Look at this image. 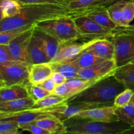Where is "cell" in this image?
Listing matches in <instances>:
<instances>
[{
	"label": "cell",
	"instance_id": "484cf974",
	"mask_svg": "<svg viewBox=\"0 0 134 134\" xmlns=\"http://www.w3.org/2000/svg\"><path fill=\"white\" fill-rule=\"evenodd\" d=\"M115 113L120 121L134 126V105L130 103L122 107H116Z\"/></svg>",
	"mask_w": 134,
	"mask_h": 134
},
{
	"label": "cell",
	"instance_id": "d6986e66",
	"mask_svg": "<svg viewBox=\"0 0 134 134\" xmlns=\"http://www.w3.org/2000/svg\"><path fill=\"white\" fill-rule=\"evenodd\" d=\"M35 101L30 97L13 99L0 103V111L9 113H16L31 109Z\"/></svg>",
	"mask_w": 134,
	"mask_h": 134
},
{
	"label": "cell",
	"instance_id": "52a82bcc",
	"mask_svg": "<svg viewBox=\"0 0 134 134\" xmlns=\"http://www.w3.org/2000/svg\"><path fill=\"white\" fill-rule=\"evenodd\" d=\"M74 22L82 38H110L114 35L113 30L103 27L86 15L74 18Z\"/></svg>",
	"mask_w": 134,
	"mask_h": 134
},
{
	"label": "cell",
	"instance_id": "ba28073f",
	"mask_svg": "<svg viewBox=\"0 0 134 134\" xmlns=\"http://www.w3.org/2000/svg\"><path fill=\"white\" fill-rule=\"evenodd\" d=\"M117 68L115 59L105 60L92 66L80 69L78 74L79 78L96 82L111 77Z\"/></svg>",
	"mask_w": 134,
	"mask_h": 134
},
{
	"label": "cell",
	"instance_id": "d6a6232c",
	"mask_svg": "<svg viewBox=\"0 0 134 134\" xmlns=\"http://www.w3.org/2000/svg\"><path fill=\"white\" fill-rule=\"evenodd\" d=\"M19 126L13 122L0 121V134H18L19 132Z\"/></svg>",
	"mask_w": 134,
	"mask_h": 134
},
{
	"label": "cell",
	"instance_id": "2e32d148",
	"mask_svg": "<svg viewBox=\"0 0 134 134\" xmlns=\"http://www.w3.org/2000/svg\"><path fill=\"white\" fill-rule=\"evenodd\" d=\"M52 68L49 63L31 64L29 72V82L34 85H38L52 75Z\"/></svg>",
	"mask_w": 134,
	"mask_h": 134
},
{
	"label": "cell",
	"instance_id": "7402d4cb",
	"mask_svg": "<svg viewBox=\"0 0 134 134\" xmlns=\"http://www.w3.org/2000/svg\"><path fill=\"white\" fill-rule=\"evenodd\" d=\"M107 8L96 7L95 9L86 16L103 27L114 30L117 27V26L110 18Z\"/></svg>",
	"mask_w": 134,
	"mask_h": 134
},
{
	"label": "cell",
	"instance_id": "f6af8a7d",
	"mask_svg": "<svg viewBox=\"0 0 134 134\" xmlns=\"http://www.w3.org/2000/svg\"><path fill=\"white\" fill-rule=\"evenodd\" d=\"M130 103H132L133 105H134V91H133V95H132V99H131Z\"/></svg>",
	"mask_w": 134,
	"mask_h": 134
},
{
	"label": "cell",
	"instance_id": "7c38bea8",
	"mask_svg": "<svg viewBox=\"0 0 134 134\" xmlns=\"http://www.w3.org/2000/svg\"><path fill=\"white\" fill-rule=\"evenodd\" d=\"M33 36L35 37L39 41L51 61L53 60L57 56L59 48L61 45L60 42L52 35L44 30L39 28L36 25L34 29Z\"/></svg>",
	"mask_w": 134,
	"mask_h": 134
},
{
	"label": "cell",
	"instance_id": "e0dca14e",
	"mask_svg": "<svg viewBox=\"0 0 134 134\" xmlns=\"http://www.w3.org/2000/svg\"><path fill=\"white\" fill-rule=\"evenodd\" d=\"M113 76L115 78L125 86L126 88L134 91V64L128 63L117 67Z\"/></svg>",
	"mask_w": 134,
	"mask_h": 134
},
{
	"label": "cell",
	"instance_id": "9a60e30c",
	"mask_svg": "<svg viewBox=\"0 0 134 134\" xmlns=\"http://www.w3.org/2000/svg\"><path fill=\"white\" fill-rule=\"evenodd\" d=\"M88 49L105 60L115 59V47L109 38H101L98 39Z\"/></svg>",
	"mask_w": 134,
	"mask_h": 134
},
{
	"label": "cell",
	"instance_id": "ac0fdd59",
	"mask_svg": "<svg viewBox=\"0 0 134 134\" xmlns=\"http://www.w3.org/2000/svg\"><path fill=\"white\" fill-rule=\"evenodd\" d=\"M110 105L108 104L104 103H77V104H68V107L65 111L60 113L54 114V116L58 119H60L61 121L64 122L68 119H70L72 116L77 115L79 113L85 110L90 109L97 108V107H102L104 106Z\"/></svg>",
	"mask_w": 134,
	"mask_h": 134
},
{
	"label": "cell",
	"instance_id": "f546056e",
	"mask_svg": "<svg viewBox=\"0 0 134 134\" xmlns=\"http://www.w3.org/2000/svg\"><path fill=\"white\" fill-rule=\"evenodd\" d=\"M25 86L28 93L29 97L35 101V102L51 94V93H50L49 92L47 91L41 86H38L37 85H34L30 82H27Z\"/></svg>",
	"mask_w": 134,
	"mask_h": 134
},
{
	"label": "cell",
	"instance_id": "c3c4849f",
	"mask_svg": "<svg viewBox=\"0 0 134 134\" xmlns=\"http://www.w3.org/2000/svg\"><path fill=\"white\" fill-rule=\"evenodd\" d=\"M130 63H133V64H134V59H133V60H132Z\"/></svg>",
	"mask_w": 134,
	"mask_h": 134
},
{
	"label": "cell",
	"instance_id": "4fadbf2b",
	"mask_svg": "<svg viewBox=\"0 0 134 134\" xmlns=\"http://www.w3.org/2000/svg\"><path fill=\"white\" fill-rule=\"evenodd\" d=\"M51 62L39 41L32 35L27 48V62L30 64L49 63Z\"/></svg>",
	"mask_w": 134,
	"mask_h": 134
},
{
	"label": "cell",
	"instance_id": "4316f807",
	"mask_svg": "<svg viewBox=\"0 0 134 134\" xmlns=\"http://www.w3.org/2000/svg\"><path fill=\"white\" fill-rule=\"evenodd\" d=\"M66 82L70 88L71 98H72L97 82L95 81L85 80L79 78V77H76V78L68 79Z\"/></svg>",
	"mask_w": 134,
	"mask_h": 134
},
{
	"label": "cell",
	"instance_id": "603a6c76",
	"mask_svg": "<svg viewBox=\"0 0 134 134\" xmlns=\"http://www.w3.org/2000/svg\"><path fill=\"white\" fill-rule=\"evenodd\" d=\"M103 60H105V59L99 57L96 54H95L94 52L87 48L85 51H83L82 53L80 54L73 60V62L81 69H83V68H88V67L92 66V65L103 61Z\"/></svg>",
	"mask_w": 134,
	"mask_h": 134
},
{
	"label": "cell",
	"instance_id": "277c9868",
	"mask_svg": "<svg viewBox=\"0 0 134 134\" xmlns=\"http://www.w3.org/2000/svg\"><path fill=\"white\" fill-rule=\"evenodd\" d=\"M37 27L56 38L60 44L75 41L82 38L74 22V18L61 17L39 22Z\"/></svg>",
	"mask_w": 134,
	"mask_h": 134
},
{
	"label": "cell",
	"instance_id": "cb8c5ba5",
	"mask_svg": "<svg viewBox=\"0 0 134 134\" xmlns=\"http://www.w3.org/2000/svg\"><path fill=\"white\" fill-rule=\"evenodd\" d=\"M128 1L129 0H119L107 7V10L109 15L117 27H124L122 18V12L123 7Z\"/></svg>",
	"mask_w": 134,
	"mask_h": 134
},
{
	"label": "cell",
	"instance_id": "8fae6325",
	"mask_svg": "<svg viewBox=\"0 0 134 134\" xmlns=\"http://www.w3.org/2000/svg\"><path fill=\"white\" fill-rule=\"evenodd\" d=\"M115 107H116L114 105H112L90 109L82 111L71 118L86 119V120L105 122L120 121L115 115Z\"/></svg>",
	"mask_w": 134,
	"mask_h": 134
},
{
	"label": "cell",
	"instance_id": "bcb514c9",
	"mask_svg": "<svg viewBox=\"0 0 134 134\" xmlns=\"http://www.w3.org/2000/svg\"><path fill=\"white\" fill-rule=\"evenodd\" d=\"M0 81H2V82H4L3 79V77H2V76H1V73H0Z\"/></svg>",
	"mask_w": 134,
	"mask_h": 134
},
{
	"label": "cell",
	"instance_id": "7dc6e473",
	"mask_svg": "<svg viewBox=\"0 0 134 134\" xmlns=\"http://www.w3.org/2000/svg\"><path fill=\"white\" fill-rule=\"evenodd\" d=\"M3 20V17H2V14H1V9H0V21Z\"/></svg>",
	"mask_w": 134,
	"mask_h": 134
},
{
	"label": "cell",
	"instance_id": "ab89813d",
	"mask_svg": "<svg viewBox=\"0 0 134 134\" xmlns=\"http://www.w3.org/2000/svg\"><path fill=\"white\" fill-rule=\"evenodd\" d=\"M113 33L134 35V24H130L126 27H117L115 30H113Z\"/></svg>",
	"mask_w": 134,
	"mask_h": 134
},
{
	"label": "cell",
	"instance_id": "d4e9b609",
	"mask_svg": "<svg viewBox=\"0 0 134 134\" xmlns=\"http://www.w3.org/2000/svg\"><path fill=\"white\" fill-rule=\"evenodd\" d=\"M0 9L3 19L17 15L22 9V5L15 0H0Z\"/></svg>",
	"mask_w": 134,
	"mask_h": 134
},
{
	"label": "cell",
	"instance_id": "30bf717a",
	"mask_svg": "<svg viewBox=\"0 0 134 134\" xmlns=\"http://www.w3.org/2000/svg\"><path fill=\"white\" fill-rule=\"evenodd\" d=\"M35 25L16 37L7 44L10 56L16 61L27 63V48L32 37L33 31Z\"/></svg>",
	"mask_w": 134,
	"mask_h": 134
},
{
	"label": "cell",
	"instance_id": "ffe728a7",
	"mask_svg": "<svg viewBox=\"0 0 134 134\" xmlns=\"http://www.w3.org/2000/svg\"><path fill=\"white\" fill-rule=\"evenodd\" d=\"M29 97L25 86L19 85L5 86L0 88V103Z\"/></svg>",
	"mask_w": 134,
	"mask_h": 134
},
{
	"label": "cell",
	"instance_id": "8d00e7d4",
	"mask_svg": "<svg viewBox=\"0 0 134 134\" xmlns=\"http://www.w3.org/2000/svg\"><path fill=\"white\" fill-rule=\"evenodd\" d=\"M15 61L10 56L7 44H0V64H8Z\"/></svg>",
	"mask_w": 134,
	"mask_h": 134
},
{
	"label": "cell",
	"instance_id": "60d3db41",
	"mask_svg": "<svg viewBox=\"0 0 134 134\" xmlns=\"http://www.w3.org/2000/svg\"><path fill=\"white\" fill-rule=\"evenodd\" d=\"M51 77L52 78V79L54 81V82L56 83V86L59 85H61V84L64 83L67 81V79L64 77L63 75H62L61 73H58V72H52V75H51Z\"/></svg>",
	"mask_w": 134,
	"mask_h": 134
},
{
	"label": "cell",
	"instance_id": "6da1fadb",
	"mask_svg": "<svg viewBox=\"0 0 134 134\" xmlns=\"http://www.w3.org/2000/svg\"><path fill=\"white\" fill-rule=\"evenodd\" d=\"M96 7L84 9H70L68 6L54 3L23 4L20 13L14 16L0 21V32L19 28L25 26L37 24L48 20L69 16L72 18L86 15Z\"/></svg>",
	"mask_w": 134,
	"mask_h": 134
},
{
	"label": "cell",
	"instance_id": "5b68a950",
	"mask_svg": "<svg viewBox=\"0 0 134 134\" xmlns=\"http://www.w3.org/2000/svg\"><path fill=\"white\" fill-rule=\"evenodd\" d=\"M31 64L15 61L8 64H0V73L6 86L19 85L26 86L29 82V72Z\"/></svg>",
	"mask_w": 134,
	"mask_h": 134
},
{
	"label": "cell",
	"instance_id": "4dcf8cb0",
	"mask_svg": "<svg viewBox=\"0 0 134 134\" xmlns=\"http://www.w3.org/2000/svg\"><path fill=\"white\" fill-rule=\"evenodd\" d=\"M124 27L128 26L134 18V0H129L123 7L122 12Z\"/></svg>",
	"mask_w": 134,
	"mask_h": 134
},
{
	"label": "cell",
	"instance_id": "ee69618b",
	"mask_svg": "<svg viewBox=\"0 0 134 134\" xmlns=\"http://www.w3.org/2000/svg\"><path fill=\"white\" fill-rule=\"evenodd\" d=\"M6 85H5V83L4 82H2V81H0V88L2 87H3V86H5Z\"/></svg>",
	"mask_w": 134,
	"mask_h": 134
},
{
	"label": "cell",
	"instance_id": "f35d334b",
	"mask_svg": "<svg viewBox=\"0 0 134 134\" xmlns=\"http://www.w3.org/2000/svg\"><path fill=\"white\" fill-rule=\"evenodd\" d=\"M38 86H41V88H44V90H46L47 91L49 92L50 93L52 94L55 88H56V85L54 82V81L52 79L51 77L47 79L46 80H44V81H43L41 83L38 84Z\"/></svg>",
	"mask_w": 134,
	"mask_h": 134
},
{
	"label": "cell",
	"instance_id": "7bdbcfd3",
	"mask_svg": "<svg viewBox=\"0 0 134 134\" xmlns=\"http://www.w3.org/2000/svg\"><path fill=\"white\" fill-rule=\"evenodd\" d=\"M14 113H9V112H4V111H0V120L3 118L7 117V116H10L12 115Z\"/></svg>",
	"mask_w": 134,
	"mask_h": 134
},
{
	"label": "cell",
	"instance_id": "74e56055",
	"mask_svg": "<svg viewBox=\"0 0 134 134\" xmlns=\"http://www.w3.org/2000/svg\"><path fill=\"white\" fill-rule=\"evenodd\" d=\"M52 94L55 95L64 97L67 99L71 98V90L69 86L66 82L61 85H57Z\"/></svg>",
	"mask_w": 134,
	"mask_h": 134
},
{
	"label": "cell",
	"instance_id": "836d02e7",
	"mask_svg": "<svg viewBox=\"0 0 134 134\" xmlns=\"http://www.w3.org/2000/svg\"><path fill=\"white\" fill-rule=\"evenodd\" d=\"M96 0H70L68 7L70 9H84L90 7Z\"/></svg>",
	"mask_w": 134,
	"mask_h": 134
},
{
	"label": "cell",
	"instance_id": "5bb4252c",
	"mask_svg": "<svg viewBox=\"0 0 134 134\" xmlns=\"http://www.w3.org/2000/svg\"><path fill=\"white\" fill-rule=\"evenodd\" d=\"M34 122L39 127L47 131L49 134L66 133V129L64 122L61 121L54 115L42 117Z\"/></svg>",
	"mask_w": 134,
	"mask_h": 134
},
{
	"label": "cell",
	"instance_id": "44dd1931",
	"mask_svg": "<svg viewBox=\"0 0 134 134\" xmlns=\"http://www.w3.org/2000/svg\"><path fill=\"white\" fill-rule=\"evenodd\" d=\"M49 64L53 71L61 73L67 79L78 77L80 69L73 61L51 62Z\"/></svg>",
	"mask_w": 134,
	"mask_h": 134
},
{
	"label": "cell",
	"instance_id": "8992f818",
	"mask_svg": "<svg viewBox=\"0 0 134 134\" xmlns=\"http://www.w3.org/2000/svg\"><path fill=\"white\" fill-rule=\"evenodd\" d=\"M115 47V60L117 67L134 59V35L114 33L109 38Z\"/></svg>",
	"mask_w": 134,
	"mask_h": 134
},
{
	"label": "cell",
	"instance_id": "1f68e13d",
	"mask_svg": "<svg viewBox=\"0 0 134 134\" xmlns=\"http://www.w3.org/2000/svg\"><path fill=\"white\" fill-rule=\"evenodd\" d=\"M133 90L130 88H126L118 94L114 100L113 105L115 107H122L130 103Z\"/></svg>",
	"mask_w": 134,
	"mask_h": 134
},
{
	"label": "cell",
	"instance_id": "d590c367",
	"mask_svg": "<svg viewBox=\"0 0 134 134\" xmlns=\"http://www.w3.org/2000/svg\"><path fill=\"white\" fill-rule=\"evenodd\" d=\"M17 2L23 4H38V3H54L68 6L70 0H15Z\"/></svg>",
	"mask_w": 134,
	"mask_h": 134
},
{
	"label": "cell",
	"instance_id": "e575fe53",
	"mask_svg": "<svg viewBox=\"0 0 134 134\" xmlns=\"http://www.w3.org/2000/svg\"><path fill=\"white\" fill-rule=\"evenodd\" d=\"M18 126L20 130L22 131H27L34 134H49L47 131L36 125L35 122L20 124Z\"/></svg>",
	"mask_w": 134,
	"mask_h": 134
},
{
	"label": "cell",
	"instance_id": "7a4b0ae2",
	"mask_svg": "<svg viewBox=\"0 0 134 134\" xmlns=\"http://www.w3.org/2000/svg\"><path fill=\"white\" fill-rule=\"evenodd\" d=\"M126 88L113 75L102 79L67 100L68 104L104 103L113 105L115 98Z\"/></svg>",
	"mask_w": 134,
	"mask_h": 134
},
{
	"label": "cell",
	"instance_id": "f1b7e54d",
	"mask_svg": "<svg viewBox=\"0 0 134 134\" xmlns=\"http://www.w3.org/2000/svg\"><path fill=\"white\" fill-rule=\"evenodd\" d=\"M35 24L27 25L19 28L13 29V30H7V31L0 32V44H8L16 37L20 35L24 31L31 28Z\"/></svg>",
	"mask_w": 134,
	"mask_h": 134
},
{
	"label": "cell",
	"instance_id": "83f0119b",
	"mask_svg": "<svg viewBox=\"0 0 134 134\" xmlns=\"http://www.w3.org/2000/svg\"><path fill=\"white\" fill-rule=\"evenodd\" d=\"M67 100L68 99L64 97L51 94L44 97L43 99H40L37 102H35L32 107H31V109L53 107V106L57 105L60 103H64V102H67Z\"/></svg>",
	"mask_w": 134,
	"mask_h": 134
},
{
	"label": "cell",
	"instance_id": "9c48e42d",
	"mask_svg": "<svg viewBox=\"0 0 134 134\" xmlns=\"http://www.w3.org/2000/svg\"><path fill=\"white\" fill-rule=\"evenodd\" d=\"M101 38L88 39L86 41L78 42L77 41L62 44L56 57L51 62L73 61L80 54L87 49L92 44Z\"/></svg>",
	"mask_w": 134,
	"mask_h": 134
},
{
	"label": "cell",
	"instance_id": "3957f363",
	"mask_svg": "<svg viewBox=\"0 0 134 134\" xmlns=\"http://www.w3.org/2000/svg\"><path fill=\"white\" fill-rule=\"evenodd\" d=\"M64 123L66 133L134 134V126L121 121L105 122L70 118L64 121Z\"/></svg>",
	"mask_w": 134,
	"mask_h": 134
},
{
	"label": "cell",
	"instance_id": "b9f144b4",
	"mask_svg": "<svg viewBox=\"0 0 134 134\" xmlns=\"http://www.w3.org/2000/svg\"><path fill=\"white\" fill-rule=\"evenodd\" d=\"M119 0H96L91 7H107Z\"/></svg>",
	"mask_w": 134,
	"mask_h": 134
}]
</instances>
